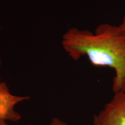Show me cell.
Masks as SVG:
<instances>
[{
  "label": "cell",
  "instance_id": "6da1fadb",
  "mask_svg": "<svg viewBox=\"0 0 125 125\" xmlns=\"http://www.w3.org/2000/svg\"><path fill=\"white\" fill-rule=\"evenodd\" d=\"M62 45L74 60L87 56L94 66L112 68V91L125 92V38L118 26L103 23L94 32L70 28L62 36Z\"/></svg>",
  "mask_w": 125,
  "mask_h": 125
},
{
  "label": "cell",
  "instance_id": "7a4b0ae2",
  "mask_svg": "<svg viewBox=\"0 0 125 125\" xmlns=\"http://www.w3.org/2000/svg\"><path fill=\"white\" fill-rule=\"evenodd\" d=\"M90 125H125V92L114 93Z\"/></svg>",
  "mask_w": 125,
  "mask_h": 125
},
{
  "label": "cell",
  "instance_id": "3957f363",
  "mask_svg": "<svg viewBox=\"0 0 125 125\" xmlns=\"http://www.w3.org/2000/svg\"><path fill=\"white\" fill-rule=\"evenodd\" d=\"M29 99V96L12 94L7 84L0 81V120L7 122L19 121L21 116L15 109L16 105Z\"/></svg>",
  "mask_w": 125,
  "mask_h": 125
},
{
  "label": "cell",
  "instance_id": "277c9868",
  "mask_svg": "<svg viewBox=\"0 0 125 125\" xmlns=\"http://www.w3.org/2000/svg\"><path fill=\"white\" fill-rule=\"evenodd\" d=\"M49 125H68L64 121L58 118H53L51 120Z\"/></svg>",
  "mask_w": 125,
  "mask_h": 125
},
{
  "label": "cell",
  "instance_id": "5b68a950",
  "mask_svg": "<svg viewBox=\"0 0 125 125\" xmlns=\"http://www.w3.org/2000/svg\"><path fill=\"white\" fill-rule=\"evenodd\" d=\"M118 26L120 31H121L122 34H123V35L124 36L125 38V15L123 16L121 23L119 25H118Z\"/></svg>",
  "mask_w": 125,
  "mask_h": 125
},
{
  "label": "cell",
  "instance_id": "8992f818",
  "mask_svg": "<svg viewBox=\"0 0 125 125\" xmlns=\"http://www.w3.org/2000/svg\"><path fill=\"white\" fill-rule=\"evenodd\" d=\"M0 125H9L8 124L7 121H1V120H0Z\"/></svg>",
  "mask_w": 125,
  "mask_h": 125
},
{
  "label": "cell",
  "instance_id": "52a82bcc",
  "mask_svg": "<svg viewBox=\"0 0 125 125\" xmlns=\"http://www.w3.org/2000/svg\"><path fill=\"white\" fill-rule=\"evenodd\" d=\"M1 64H2V61H1V59L0 58V70H1ZM0 81H1V74H0Z\"/></svg>",
  "mask_w": 125,
  "mask_h": 125
}]
</instances>
